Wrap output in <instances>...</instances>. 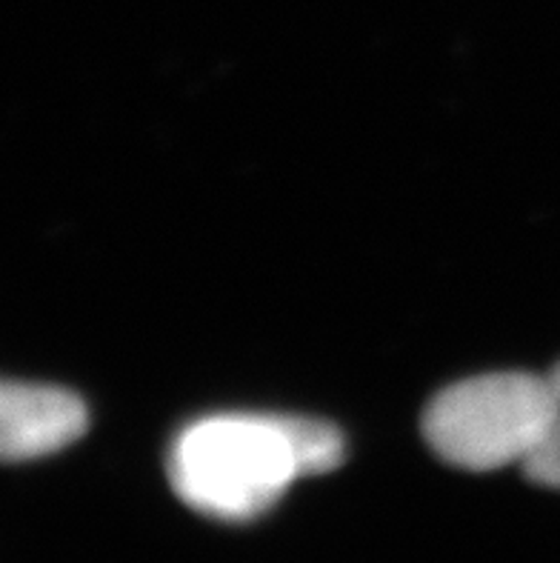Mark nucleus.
Listing matches in <instances>:
<instances>
[{"label":"nucleus","instance_id":"nucleus-4","mask_svg":"<svg viewBox=\"0 0 560 563\" xmlns=\"http://www.w3.org/2000/svg\"><path fill=\"white\" fill-rule=\"evenodd\" d=\"M524 472L535 484L549 486V489H560V421L558 427L549 432V438L538 446L529 461L524 464Z\"/></svg>","mask_w":560,"mask_h":563},{"label":"nucleus","instance_id":"nucleus-2","mask_svg":"<svg viewBox=\"0 0 560 563\" xmlns=\"http://www.w3.org/2000/svg\"><path fill=\"white\" fill-rule=\"evenodd\" d=\"M560 421L552 378L495 372L447 386L424 412V438L458 470L492 472L538 452Z\"/></svg>","mask_w":560,"mask_h":563},{"label":"nucleus","instance_id":"nucleus-5","mask_svg":"<svg viewBox=\"0 0 560 563\" xmlns=\"http://www.w3.org/2000/svg\"><path fill=\"white\" fill-rule=\"evenodd\" d=\"M549 378H552V384H554V393H558V398H560V364L554 366V369H552V375H549Z\"/></svg>","mask_w":560,"mask_h":563},{"label":"nucleus","instance_id":"nucleus-3","mask_svg":"<svg viewBox=\"0 0 560 563\" xmlns=\"http://www.w3.org/2000/svg\"><path fill=\"white\" fill-rule=\"evenodd\" d=\"M89 429V409L69 389L7 380L0 389V452L9 464L55 455Z\"/></svg>","mask_w":560,"mask_h":563},{"label":"nucleus","instance_id":"nucleus-1","mask_svg":"<svg viewBox=\"0 0 560 563\" xmlns=\"http://www.w3.org/2000/svg\"><path fill=\"white\" fill-rule=\"evenodd\" d=\"M166 472L186 507L232 523L270 512L304 478L289 415L200 418L175 438Z\"/></svg>","mask_w":560,"mask_h":563}]
</instances>
